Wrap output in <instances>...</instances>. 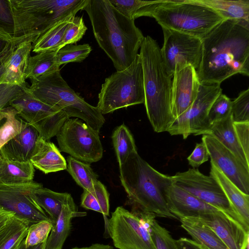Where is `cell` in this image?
<instances>
[{"mask_svg":"<svg viewBox=\"0 0 249 249\" xmlns=\"http://www.w3.org/2000/svg\"><path fill=\"white\" fill-rule=\"evenodd\" d=\"M39 137L37 131L28 124L20 133L0 149V155L14 161H30L36 142Z\"/></svg>","mask_w":249,"mask_h":249,"instance_id":"obj_20","label":"cell"},{"mask_svg":"<svg viewBox=\"0 0 249 249\" xmlns=\"http://www.w3.org/2000/svg\"><path fill=\"white\" fill-rule=\"evenodd\" d=\"M41 184L34 181L14 185L0 184V208L13 213L30 224L51 221L34 196V190Z\"/></svg>","mask_w":249,"mask_h":249,"instance_id":"obj_15","label":"cell"},{"mask_svg":"<svg viewBox=\"0 0 249 249\" xmlns=\"http://www.w3.org/2000/svg\"><path fill=\"white\" fill-rule=\"evenodd\" d=\"M91 50L88 44L67 45L56 52L57 64L60 67L71 62H81L89 55Z\"/></svg>","mask_w":249,"mask_h":249,"instance_id":"obj_37","label":"cell"},{"mask_svg":"<svg viewBox=\"0 0 249 249\" xmlns=\"http://www.w3.org/2000/svg\"><path fill=\"white\" fill-rule=\"evenodd\" d=\"M89 0H8L14 22L13 36L33 44L56 23L75 16Z\"/></svg>","mask_w":249,"mask_h":249,"instance_id":"obj_5","label":"cell"},{"mask_svg":"<svg viewBox=\"0 0 249 249\" xmlns=\"http://www.w3.org/2000/svg\"><path fill=\"white\" fill-rule=\"evenodd\" d=\"M44 243H45V242L43 243L39 244H38L36 246H35L34 247L26 248H25V247L24 246V239H23V244H22V246L20 249H43Z\"/></svg>","mask_w":249,"mask_h":249,"instance_id":"obj_53","label":"cell"},{"mask_svg":"<svg viewBox=\"0 0 249 249\" xmlns=\"http://www.w3.org/2000/svg\"><path fill=\"white\" fill-rule=\"evenodd\" d=\"M53 226V223L50 220H43L30 225L24 239L25 248L32 247L45 242Z\"/></svg>","mask_w":249,"mask_h":249,"instance_id":"obj_38","label":"cell"},{"mask_svg":"<svg viewBox=\"0 0 249 249\" xmlns=\"http://www.w3.org/2000/svg\"><path fill=\"white\" fill-rule=\"evenodd\" d=\"M231 115L233 123L249 122V89L241 91L231 102Z\"/></svg>","mask_w":249,"mask_h":249,"instance_id":"obj_41","label":"cell"},{"mask_svg":"<svg viewBox=\"0 0 249 249\" xmlns=\"http://www.w3.org/2000/svg\"><path fill=\"white\" fill-rule=\"evenodd\" d=\"M222 92L220 84H200L197 96L192 105L173 124L174 132L183 136L190 134H207L211 126L208 118L209 109Z\"/></svg>","mask_w":249,"mask_h":249,"instance_id":"obj_14","label":"cell"},{"mask_svg":"<svg viewBox=\"0 0 249 249\" xmlns=\"http://www.w3.org/2000/svg\"><path fill=\"white\" fill-rule=\"evenodd\" d=\"M30 223L17 216H13L0 230V249H12L26 237Z\"/></svg>","mask_w":249,"mask_h":249,"instance_id":"obj_32","label":"cell"},{"mask_svg":"<svg viewBox=\"0 0 249 249\" xmlns=\"http://www.w3.org/2000/svg\"><path fill=\"white\" fill-rule=\"evenodd\" d=\"M15 215L13 213L10 212L0 218V230H1L8 223L9 220Z\"/></svg>","mask_w":249,"mask_h":249,"instance_id":"obj_52","label":"cell"},{"mask_svg":"<svg viewBox=\"0 0 249 249\" xmlns=\"http://www.w3.org/2000/svg\"><path fill=\"white\" fill-rule=\"evenodd\" d=\"M206 135L214 138L249 169V160L246 159L239 143L231 114L226 119L213 124Z\"/></svg>","mask_w":249,"mask_h":249,"instance_id":"obj_25","label":"cell"},{"mask_svg":"<svg viewBox=\"0 0 249 249\" xmlns=\"http://www.w3.org/2000/svg\"><path fill=\"white\" fill-rule=\"evenodd\" d=\"M160 52L166 71L171 76L187 66L198 68L202 55L201 39L165 27Z\"/></svg>","mask_w":249,"mask_h":249,"instance_id":"obj_12","label":"cell"},{"mask_svg":"<svg viewBox=\"0 0 249 249\" xmlns=\"http://www.w3.org/2000/svg\"><path fill=\"white\" fill-rule=\"evenodd\" d=\"M71 249H114L113 247L109 245H104L99 243L93 244L89 247L79 248L74 247Z\"/></svg>","mask_w":249,"mask_h":249,"instance_id":"obj_51","label":"cell"},{"mask_svg":"<svg viewBox=\"0 0 249 249\" xmlns=\"http://www.w3.org/2000/svg\"><path fill=\"white\" fill-rule=\"evenodd\" d=\"M172 177L175 185L206 203L226 213L242 224L237 213L220 185L214 178L210 176L204 175L195 168H190L186 171L178 172Z\"/></svg>","mask_w":249,"mask_h":249,"instance_id":"obj_13","label":"cell"},{"mask_svg":"<svg viewBox=\"0 0 249 249\" xmlns=\"http://www.w3.org/2000/svg\"><path fill=\"white\" fill-rule=\"evenodd\" d=\"M34 167L45 174L67 169V161L53 142L39 137L30 159Z\"/></svg>","mask_w":249,"mask_h":249,"instance_id":"obj_22","label":"cell"},{"mask_svg":"<svg viewBox=\"0 0 249 249\" xmlns=\"http://www.w3.org/2000/svg\"><path fill=\"white\" fill-rule=\"evenodd\" d=\"M99 134L78 118H69L56 136L60 151L89 164L98 161L103 155Z\"/></svg>","mask_w":249,"mask_h":249,"instance_id":"obj_11","label":"cell"},{"mask_svg":"<svg viewBox=\"0 0 249 249\" xmlns=\"http://www.w3.org/2000/svg\"><path fill=\"white\" fill-rule=\"evenodd\" d=\"M23 240L21 242H19L12 249H20L23 244Z\"/></svg>","mask_w":249,"mask_h":249,"instance_id":"obj_54","label":"cell"},{"mask_svg":"<svg viewBox=\"0 0 249 249\" xmlns=\"http://www.w3.org/2000/svg\"><path fill=\"white\" fill-rule=\"evenodd\" d=\"M119 171L121 182L132 210L178 219L169 211L164 196L165 189L174 183L172 176L157 171L138 152L119 166Z\"/></svg>","mask_w":249,"mask_h":249,"instance_id":"obj_3","label":"cell"},{"mask_svg":"<svg viewBox=\"0 0 249 249\" xmlns=\"http://www.w3.org/2000/svg\"><path fill=\"white\" fill-rule=\"evenodd\" d=\"M27 124L12 107L9 106L0 110V149Z\"/></svg>","mask_w":249,"mask_h":249,"instance_id":"obj_31","label":"cell"},{"mask_svg":"<svg viewBox=\"0 0 249 249\" xmlns=\"http://www.w3.org/2000/svg\"><path fill=\"white\" fill-rule=\"evenodd\" d=\"M25 86L7 83L0 84V110L9 106L10 102L22 92Z\"/></svg>","mask_w":249,"mask_h":249,"instance_id":"obj_44","label":"cell"},{"mask_svg":"<svg viewBox=\"0 0 249 249\" xmlns=\"http://www.w3.org/2000/svg\"><path fill=\"white\" fill-rule=\"evenodd\" d=\"M196 72L201 84H221L231 76H249V22L225 19L201 38Z\"/></svg>","mask_w":249,"mask_h":249,"instance_id":"obj_1","label":"cell"},{"mask_svg":"<svg viewBox=\"0 0 249 249\" xmlns=\"http://www.w3.org/2000/svg\"><path fill=\"white\" fill-rule=\"evenodd\" d=\"M211 165L210 176L219 184L242 225L249 231V195L242 192L213 163L211 162Z\"/></svg>","mask_w":249,"mask_h":249,"instance_id":"obj_23","label":"cell"},{"mask_svg":"<svg viewBox=\"0 0 249 249\" xmlns=\"http://www.w3.org/2000/svg\"><path fill=\"white\" fill-rule=\"evenodd\" d=\"M175 242L177 249H203L196 241L185 237L176 240Z\"/></svg>","mask_w":249,"mask_h":249,"instance_id":"obj_49","label":"cell"},{"mask_svg":"<svg viewBox=\"0 0 249 249\" xmlns=\"http://www.w3.org/2000/svg\"><path fill=\"white\" fill-rule=\"evenodd\" d=\"M56 52H43L31 56L26 72V79H35L59 70L56 60Z\"/></svg>","mask_w":249,"mask_h":249,"instance_id":"obj_34","label":"cell"},{"mask_svg":"<svg viewBox=\"0 0 249 249\" xmlns=\"http://www.w3.org/2000/svg\"><path fill=\"white\" fill-rule=\"evenodd\" d=\"M33 49V43L25 41L17 45L5 64V72L0 84L7 83L19 86L27 85L26 72Z\"/></svg>","mask_w":249,"mask_h":249,"instance_id":"obj_24","label":"cell"},{"mask_svg":"<svg viewBox=\"0 0 249 249\" xmlns=\"http://www.w3.org/2000/svg\"><path fill=\"white\" fill-rule=\"evenodd\" d=\"M172 76L171 105L176 120L193 103L197 96L200 83L196 70L192 66L176 70Z\"/></svg>","mask_w":249,"mask_h":249,"instance_id":"obj_18","label":"cell"},{"mask_svg":"<svg viewBox=\"0 0 249 249\" xmlns=\"http://www.w3.org/2000/svg\"><path fill=\"white\" fill-rule=\"evenodd\" d=\"M33 194L37 202L50 217L53 225L70 194L53 191L43 187L42 184L34 190Z\"/></svg>","mask_w":249,"mask_h":249,"instance_id":"obj_29","label":"cell"},{"mask_svg":"<svg viewBox=\"0 0 249 249\" xmlns=\"http://www.w3.org/2000/svg\"><path fill=\"white\" fill-rule=\"evenodd\" d=\"M156 40L147 36L139 54L143 71L144 105L149 122L158 133L167 131L175 121L171 105L172 76L166 71Z\"/></svg>","mask_w":249,"mask_h":249,"instance_id":"obj_4","label":"cell"},{"mask_svg":"<svg viewBox=\"0 0 249 249\" xmlns=\"http://www.w3.org/2000/svg\"><path fill=\"white\" fill-rule=\"evenodd\" d=\"M144 103L143 71L138 54L128 68L116 71L105 79L98 94L97 107L104 115Z\"/></svg>","mask_w":249,"mask_h":249,"instance_id":"obj_8","label":"cell"},{"mask_svg":"<svg viewBox=\"0 0 249 249\" xmlns=\"http://www.w3.org/2000/svg\"><path fill=\"white\" fill-rule=\"evenodd\" d=\"M10 212L5 211L0 208V218Z\"/></svg>","mask_w":249,"mask_h":249,"instance_id":"obj_55","label":"cell"},{"mask_svg":"<svg viewBox=\"0 0 249 249\" xmlns=\"http://www.w3.org/2000/svg\"><path fill=\"white\" fill-rule=\"evenodd\" d=\"M15 41H16L13 36L0 26V54Z\"/></svg>","mask_w":249,"mask_h":249,"instance_id":"obj_50","label":"cell"},{"mask_svg":"<svg viewBox=\"0 0 249 249\" xmlns=\"http://www.w3.org/2000/svg\"><path fill=\"white\" fill-rule=\"evenodd\" d=\"M181 227L199 244L203 249H229L209 227L194 218L179 219Z\"/></svg>","mask_w":249,"mask_h":249,"instance_id":"obj_26","label":"cell"},{"mask_svg":"<svg viewBox=\"0 0 249 249\" xmlns=\"http://www.w3.org/2000/svg\"><path fill=\"white\" fill-rule=\"evenodd\" d=\"M203 142L213 163L242 192L249 195V169L229 150L210 135H203Z\"/></svg>","mask_w":249,"mask_h":249,"instance_id":"obj_16","label":"cell"},{"mask_svg":"<svg viewBox=\"0 0 249 249\" xmlns=\"http://www.w3.org/2000/svg\"><path fill=\"white\" fill-rule=\"evenodd\" d=\"M196 219L211 228L229 249H247L249 231L226 213L217 210Z\"/></svg>","mask_w":249,"mask_h":249,"instance_id":"obj_17","label":"cell"},{"mask_svg":"<svg viewBox=\"0 0 249 249\" xmlns=\"http://www.w3.org/2000/svg\"><path fill=\"white\" fill-rule=\"evenodd\" d=\"M28 124L33 126L40 137L49 141L56 136L69 118L62 110L47 104L35 97L28 87L9 104Z\"/></svg>","mask_w":249,"mask_h":249,"instance_id":"obj_10","label":"cell"},{"mask_svg":"<svg viewBox=\"0 0 249 249\" xmlns=\"http://www.w3.org/2000/svg\"><path fill=\"white\" fill-rule=\"evenodd\" d=\"M86 215V212L78 211L77 207L70 194L65 201L60 215L44 243L43 249H62L71 231L72 219Z\"/></svg>","mask_w":249,"mask_h":249,"instance_id":"obj_21","label":"cell"},{"mask_svg":"<svg viewBox=\"0 0 249 249\" xmlns=\"http://www.w3.org/2000/svg\"><path fill=\"white\" fill-rule=\"evenodd\" d=\"M119 166L124 164L129 157L137 152L133 135L124 124L117 127L111 136Z\"/></svg>","mask_w":249,"mask_h":249,"instance_id":"obj_35","label":"cell"},{"mask_svg":"<svg viewBox=\"0 0 249 249\" xmlns=\"http://www.w3.org/2000/svg\"><path fill=\"white\" fill-rule=\"evenodd\" d=\"M66 161L67 170L76 183L84 190H91L98 180L90 164L70 156L67 157Z\"/></svg>","mask_w":249,"mask_h":249,"instance_id":"obj_36","label":"cell"},{"mask_svg":"<svg viewBox=\"0 0 249 249\" xmlns=\"http://www.w3.org/2000/svg\"><path fill=\"white\" fill-rule=\"evenodd\" d=\"M149 17L161 27L202 38L225 19L217 12L191 0H159L138 10L132 19Z\"/></svg>","mask_w":249,"mask_h":249,"instance_id":"obj_6","label":"cell"},{"mask_svg":"<svg viewBox=\"0 0 249 249\" xmlns=\"http://www.w3.org/2000/svg\"><path fill=\"white\" fill-rule=\"evenodd\" d=\"M109 1L120 13L125 17L132 19L134 14L140 8L155 3L158 0H109Z\"/></svg>","mask_w":249,"mask_h":249,"instance_id":"obj_43","label":"cell"},{"mask_svg":"<svg viewBox=\"0 0 249 249\" xmlns=\"http://www.w3.org/2000/svg\"><path fill=\"white\" fill-rule=\"evenodd\" d=\"M164 196L169 211L178 219L196 218L205 213L219 210L178 187L174 183L165 189Z\"/></svg>","mask_w":249,"mask_h":249,"instance_id":"obj_19","label":"cell"},{"mask_svg":"<svg viewBox=\"0 0 249 249\" xmlns=\"http://www.w3.org/2000/svg\"><path fill=\"white\" fill-rule=\"evenodd\" d=\"M83 10L89 16L97 42L116 71L128 68L144 37L134 20L120 13L109 0H89Z\"/></svg>","mask_w":249,"mask_h":249,"instance_id":"obj_2","label":"cell"},{"mask_svg":"<svg viewBox=\"0 0 249 249\" xmlns=\"http://www.w3.org/2000/svg\"><path fill=\"white\" fill-rule=\"evenodd\" d=\"M156 215L116 208L107 221V231L114 246L119 249H156L150 232Z\"/></svg>","mask_w":249,"mask_h":249,"instance_id":"obj_9","label":"cell"},{"mask_svg":"<svg viewBox=\"0 0 249 249\" xmlns=\"http://www.w3.org/2000/svg\"><path fill=\"white\" fill-rule=\"evenodd\" d=\"M109 196L105 186L98 180L91 190H84L81 195V206L108 216Z\"/></svg>","mask_w":249,"mask_h":249,"instance_id":"obj_33","label":"cell"},{"mask_svg":"<svg viewBox=\"0 0 249 249\" xmlns=\"http://www.w3.org/2000/svg\"><path fill=\"white\" fill-rule=\"evenodd\" d=\"M209 155L204 143H197L192 153L187 158L189 164L195 168L209 160Z\"/></svg>","mask_w":249,"mask_h":249,"instance_id":"obj_46","label":"cell"},{"mask_svg":"<svg viewBox=\"0 0 249 249\" xmlns=\"http://www.w3.org/2000/svg\"><path fill=\"white\" fill-rule=\"evenodd\" d=\"M16 46V42H13L10 44L1 54H0V84L5 72L6 63L14 51Z\"/></svg>","mask_w":249,"mask_h":249,"instance_id":"obj_48","label":"cell"},{"mask_svg":"<svg viewBox=\"0 0 249 249\" xmlns=\"http://www.w3.org/2000/svg\"><path fill=\"white\" fill-rule=\"evenodd\" d=\"M35 172V167L30 161H14L0 155V184L14 185L33 181Z\"/></svg>","mask_w":249,"mask_h":249,"instance_id":"obj_27","label":"cell"},{"mask_svg":"<svg viewBox=\"0 0 249 249\" xmlns=\"http://www.w3.org/2000/svg\"><path fill=\"white\" fill-rule=\"evenodd\" d=\"M87 30L83 17H74L68 25L60 48L79 41Z\"/></svg>","mask_w":249,"mask_h":249,"instance_id":"obj_42","label":"cell"},{"mask_svg":"<svg viewBox=\"0 0 249 249\" xmlns=\"http://www.w3.org/2000/svg\"><path fill=\"white\" fill-rule=\"evenodd\" d=\"M150 232L156 249H177L176 240L155 219L150 225Z\"/></svg>","mask_w":249,"mask_h":249,"instance_id":"obj_40","label":"cell"},{"mask_svg":"<svg viewBox=\"0 0 249 249\" xmlns=\"http://www.w3.org/2000/svg\"><path fill=\"white\" fill-rule=\"evenodd\" d=\"M231 102L227 95L222 93L216 98L211 105L208 115L211 125L226 119L231 114Z\"/></svg>","mask_w":249,"mask_h":249,"instance_id":"obj_39","label":"cell"},{"mask_svg":"<svg viewBox=\"0 0 249 249\" xmlns=\"http://www.w3.org/2000/svg\"><path fill=\"white\" fill-rule=\"evenodd\" d=\"M30 80L29 90L37 99L62 110L69 118L82 119L96 131L104 125L105 118L97 107L77 94L63 79L60 70Z\"/></svg>","mask_w":249,"mask_h":249,"instance_id":"obj_7","label":"cell"},{"mask_svg":"<svg viewBox=\"0 0 249 249\" xmlns=\"http://www.w3.org/2000/svg\"><path fill=\"white\" fill-rule=\"evenodd\" d=\"M213 9L225 19L249 22V0H191Z\"/></svg>","mask_w":249,"mask_h":249,"instance_id":"obj_28","label":"cell"},{"mask_svg":"<svg viewBox=\"0 0 249 249\" xmlns=\"http://www.w3.org/2000/svg\"><path fill=\"white\" fill-rule=\"evenodd\" d=\"M73 18L56 23L42 34L33 44L32 51L37 53L60 49L67 28Z\"/></svg>","mask_w":249,"mask_h":249,"instance_id":"obj_30","label":"cell"},{"mask_svg":"<svg viewBox=\"0 0 249 249\" xmlns=\"http://www.w3.org/2000/svg\"><path fill=\"white\" fill-rule=\"evenodd\" d=\"M239 143L249 160V122L233 123Z\"/></svg>","mask_w":249,"mask_h":249,"instance_id":"obj_45","label":"cell"},{"mask_svg":"<svg viewBox=\"0 0 249 249\" xmlns=\"http://www.w3.org/2000/svg\"><path fill=\"white\" fill-rule=\"evenodd\" d=\"M0 26L13 36L14 22L8 0H0Z\"/></svg>","mask_w":249,"mask_h":249,"instance_id":"obj_47","label":"cell"}]
</instances>
